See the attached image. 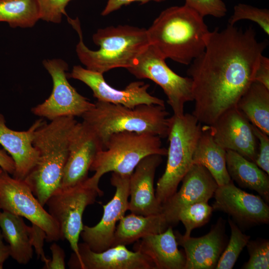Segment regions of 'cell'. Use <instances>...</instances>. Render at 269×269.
<instances>
[{
	"label": "cell",
	"mask_w": 269,
	"mask_h": 269,
	"mask_svg": "<svg viewBox=\"0 0 269 269\" xmlns=\"http://www.w3.org/2000/svg\"><path fill=\"white\" fill-rule=\"evenodd\" d=\"M258 41L252 26L245 30L228 24L210 32L204 51L190 64L192 81V115L210 126L228 110L236 108L254 81L260 59L268 45Z\"/></svg>",
	"instance_id": "6da1fadb"
},
{
	"label": "cell",
	"mask_w": 269,
	"mask_h": 269,
	"mask_svg": "<svg viewBox=\"0 0 269 269\" xmlns=\"http://www.w3.org/2000/svg\"><path fill=\"white\" fill-rule=\"evenodd\" d=\"M146 30L161 57L187 65L204 51L211 32L204 17L185 4L163 10Z\"/></svg>",
	"instance_id": "7a4b0ae2"
},
{
	"label": "cell",
	"mask_w": 269,
	"mask_h": 269,
	"mask_svg": "<svg viewBox=\"0 0 269 269\" xmlns=\"http://www.w3.org/2000/svg\"><path fill=\"white\" fill-rule=\"evenodd\" d=\"M77 123L74 117H63L49 124L44 122L34 133L33 144L39 151V159L24 180L43 206L60 186L71 136Z\"/></svg>",
	"instance_id": "3957f363"
},
{
	"label": "cell",
	"mask_w": 269,
	"mask_h": 269,
	"mask_svg": "<svg viewBox=\"0 0 269 269\" xmlns=\"http://www.w3.org/2000/svg\"><path fill=\"white\" fill-rule=\"evenodd\" d=\"M69 23L77 31L79 41L76 52L86 68L104 74L112 69H128L150 45L147 30L129 25L109 26L99 29L93 35L97 50L89 49L84 44L78 18L67 17Z\"/></svg>",
	"instance_id": "277c9868"
},
{
	"label": "cell",
	"mask_w": 269,
	"mask_h": 269,
	"mask_svg": "<svg viewBox=\"0 0 269 269\" xmlns=\"http://www.w3.org/2000/svg\"><path fill=\"white\" fill-rule=\"evenodd\" d=\"M94 104L82 117L83 122L98 136L103 147L111 135L123 132L167 137L169 113L165 106L143 104L129 108L98 101Z\"/></svg>",
	"instance_id": "5b68a950"
},
{
	"label": "cell",
	"mask_w": 269,
	"mask_h": 269,
	"mask_svg": "<svg viewBox=\"0 0 269 269\" xmlns=\"http://www.w3.org/2000/svg\"><path fill=\"white\" fill-rule=\"evenodd\" d=\"M192 114L169 118V147L165 171L159 178L155 197L162 205L176 191L178 186L192 165L193 155L202 127Z\"/></svg>",
	"instance_id": "8992f818"
},
{
	"label": "cell",
	"mask_w": 269,
	"mask_h": 269,
	"mask_svg": "<svg viewBox=\"0 0 269 269\" xmlns=\"http://www.w3.org/2000/svg\"><path fill=\"white\" fill-rule=\"evenodd\" d=\"M167 149L162 146L161 137L147 133L123 132L111 135L99 151L90 170L91 176L99 182L105 173L113 172L131 175L144 157L151 154L167 155Z\"/></svg>",
	"instance_id": "52a82bcc"
},
{
	"label": "cell",
	"mask_w": 269,
	"mask_h": 269,
	"mask_svg": "<svg viewBox=\"0 0 269 269\" xmlns=\"http://www.w3.org/2000/svg\"><path fill=\"white\" fill-rule=\"evenodd\" d=\"M103 195L99 182L88 177L74 186L59 187L46 203L48 212L57 223L63 240L69 242L72 254L79 258V239L83 230L82 217L85 208Z\"/></svg>",
	"instance_id": "ba28073f"
},
{
	"label": "cell",
	"mask_w": 269,
	"mask_h": 269,
	"mask_svg": "<svg viewBox=\"0 0 269 269\" xmlns=\"http://www.w3.org/2000/svg\"><path fill=\"white\" fill-rule=\"evenodd\" d=\"M165 60L149 45L127 69L137 78L148 79L158 85L167 96L173 115L180 116L184 114L185 103L193 101L192 81L173 72Z\"/></svg>",
	"instance_id": "9c48e42d"
},
{
	"label": "cell",
	"mask_w": 269,
	"mask_h": 269,
	"mask_svg": "<svg viewBox=\"0 0 269 269\" xmlns=\"http://www.w3.org/2000/svg\"><path fill=\"white\" fill-rule=\"evenodd\" d=\"M33 195L24 180L15 178L7 172L0 173V207L2 211L24 217L42 229L47 242L63 240L59 226Z\"/></svg>",
	"instance_id": "30bf717a"
},
{
	"label": "cell",
	"mask_w": 269,
	"mask_h": 269,
	"mask_svg": "<svg viewBox=\"0 0 269 269\" xmlns=\"http://www.w3.org/2000/svg\"><path fill=\"white\" fill-rule=\"evenodd\" d=\"M43 64L51 76L53 89L47 99L31 109L34 115L50 121L63 117H82L94 106L69 83L66 73L68 65L64 61L46 59Z\"/></svg>",
	"instance_id": "8fae6325"
},
{
	"label": "cell",
	"mask_w": 269,
	"mask_h": 269,
	"mask_svg": "<svg viewBox=\"0 0 269 269\" xmlns=\"http://www.w3.org/2000/svg\"><path fill=\"white\" fill-rule=\"evenodd\" d=\"M131 175L112 173L110 181L116 191L113 198L103 206L101 220L92 227L83 225L80 236L84 243L94 252H101L112 246L116 224L128 210Z\"/></svg>",
	"instance_id": "7c38bea8"
},
{
	"label": "cell",
	"mask_w": 269,
	"mask_h": 269,
	"mask_svg": "<svg viewBox=\"0 0 269 269\" xmlns=\"http://www.w3.org/2000/svg\"><path fill=\"white\" fill-rule=\"evenodd\" d=\"M67 78L81 81L92 90L98 101L121 105L134 108L140 105H157L165 106L163 100L150 95L148 84L142 81L130 83L125 89L118 90L109 85L103 74L85 69L80 65L74 66Z\"/></svg>",
	"instance_id": "4fadbf2b"
},
{
	"label": "cell",
	"mask_w": 269,
	"mask_h": 269,
	"mask_svg": "<svg viewBox=\"0 0 269 269\" xmlns=\"http://www.w3.org/2000/svg\"><path fill=\"white\" fill-rule=\"evenodd\" d=\"M208 127L214 140L226 150L235 151L255 162L258 139L251 123L236 108L228 110Z\"/></svg>",
	"instance_id": "5bb4252c"
},
{
	"label": "cell",
	"mask_w": 269,
	"mask_h": 269,
	"mask_svg": "<svg viewBox=\"0 0 269 269\" xmlns=\"http://www.w3.org/2000/svg\"><path fill=\"white\" fill-rule=\"evenodd\" d=\"M182 185L161 205V214L169 226L177 225L180 211L199 202H208L218 186L209 171L203 166L192 164L183 178Z\"/></svg>",
	"instance_id": "9a60e30c"
},
{
	"label": "cell",
	"mask_w": 269,
	"mask_h": 269,
	"mask_svg": "<svg viewBox=\"0 0 269 269\" xmlns=\"http://www.w3.org/2000/svg\"><path fill=\"white\" fill-rule=\"evenodd\" d=\"M103 149V144L95 133L83 122H78L71 136L60 187L73 186L88 178L97 153Z\"/></svg>",
	"instance_id": "2e32d148"
},
{
	"label": "cell",
	"mask_w": 269,
	"mask_h": 269,
	"mask_svg": "<svg viewBox=\"0 0 269 269\" xmlns=\"http://www.w3.org/2000/svg\"><path fill=\"white\" fill-rule=\"evenodd\" d=\"M213 210L227 213L238 222L245 225L268 224L269 207L260 196L243 191L231 180L218 186L214 194Z\"/></svg>",
	"instance_id": "e0dca14e"
},
{
	"label": "cell",
	"mask_w": 269,
	"mask_h": 269,
	"mask_svg": "<svg viewBox=\"0 0 269 269\" xmlns=\"http://www.w3.org/2000/svg\"><path fill=\"white\" fill-rule=\"evenodd\" d=\"M79 258L72 254L68 262L73 269H156L151 259L138 251L118 245L101 252L91 250L85 243L78 244Z\"/></svg>",
	"instance_id": "ac0fdd59"
},
{
	"label": "cell",
	"mask_w": 269,
	"mask_h": 269,
	"mask_svg": "<svg viewBox=\"0 0 269 269\" xmlns=\"http://www.w3.org/2000/svg\"><path fill=\"white\" fill-rule=\"evenodd\" d=\"M162 161V155H148L140 160L131 175L128 210L131 213L143 216L161 213V205L155 197L153 182L156 170Z\"/></svg>",
	"instance_id": "d6986e66"
},
{
	"label": "cell",
	"mask_w": 269,
	"mask_h": 269,
	"mask_svg": "<svg viewBox=\"0 0 269 269\" xmlns=\"http://www.w3.org/2000/svg\"><path fill=\"white\" fill-rule=\"evenodd\" d=\"M44 122L39 119L27 130L16 131L6 126L3 116L0 114V144L14 161L13 177L24 180L37 164L39 153L33 144V139L35 131Z\"/></svg>",
	"instance_id": "ffe728a7"
},
{
	"label": "cell",
	"mask_w": 269,
	"mask_h": 269,
	"mask_svg": "<svg viewBox=\"0 0 269 269\" xmlns=\"http://www.w3.org/2000/svg\"><path fill=\"white\" fill-rule=\"evenodd\" d=\"M224 226L221 220L205 235L184 237L174 233L178 245L184 250L186 262L184 269H215L225 247Z\"/></svg>",
	"instance_id": "44dd1931"
},
{
	"label": "cell",
	"mask_w": 269,
	"mask_h": 269,
	"mask_svg": "<svg viewBox=\"0 0 269 269\" xmlns=\"http://www.w3.org/2000/svg\"><path fill=\"white\" fill-rule=\"evenodd\" d=\"M172 227L164 232L149 235L135 242L134 251L148 256L156 269H184L186 258L180 251Z\"/></svg>",
	"instance_id": "7402d4cb"
},
{
	"label": "cell",
	"mask_w": 269,
	"mask_h": 269,
	"mask_svg": "<svg viewBox=\"0 0 269 269\" xmlns=\"http://www.w3.org/2000/svg\"><path fill=\"white\" fill-rule=\"evenodd\" d=\"M226 167L232 180L240 186L257 191L265 200L269 201V175L255 162L237 152L226 150Z\"/></svg>",
	"instance_id": "603a6c76"
},
{
	"label": "cell",
	"mask_w": 269,
	"mask_h": 269,
	"mask_svg": "<svg viewBox=\"0 0 269 269\" xmlns=\"http://www.w3.org/2000/svg\"><path fill=\"white\" fill-rule=\"evenodd\" d=\"M168 227L161 214L143 216L131 213L119 221L111 247L132 244L144 237L162 233Z\"/></svg>",
	"instance_id": "cb8c5ba5"
},
{
	"label": "cell",
	"mask_w": 269,
	"mask_h": 269,
	"mask_svg": "<svg viewBox=\"0 0 269 269\" xmlns=\"http://www.w3.org/2000/svg\"><path fill=\"white\" fill-rule=\"evenodd\" d=\"M192 164L205 167L218 186L226 184L231 180L226 167V150L214 140L207 125L202 127V133L193 155Z\"/></svg>",
	"instance_id": "d4e9b609"
},
{
	"label": "cell",
	"mask_w": 269,
	"mask_h": 269,
	"mask_svg": "<svg viewBox=\"0 0 269 269\" xmlns=\"http://www.w3.org/2000/svg\"><path fill=\"white\" fill-rule=\"evenodd\" d=\"M29 227L20 216L4 211L0 213V228L8 243L9 256L21 265L28 264L33 257Z\"/></svg>",
	"instance_id": "484cf974"
},
{
	"label": "cell",
	"mask_w": 269,
	"mask_h": 269,
	"mask_svg": "<svg viewBox=\"0 0 269 269\" xmlns=\"http://www.w3.org/2000/svg\"><path fill=\"white\" fill-rule=\"evenodd\" d=\"M236 108L252 125L269 135V89L253 81Z\"/></svg>",
	"instance_id": "4316f807"
},
{
	"label": "cell",
	"mask_w": 269,
	"mask_h": 269,
	"mask_svg": "<svg viewBox=\"0 0 269 269\" xmlns=\"http://www.w3.org/2000/svg\"><path fill=\"white\" fill-rule=\"evenodd\" d=\"M40 19L38 0H0V22L12 27L33 26Z\"/></svg>",
	"instance_id": "83f0119b"
},
{
	"label": "cell",
	"mask_w": 269,
	"mask_h": 269,
	"mask_svg": "<svg viewBox=\"0 0 269 269\" xmlns=\"http://www.w3.org/2000/svg\"><path fill=\"white\" fill-rule=\"evenodd\" d=\"M228 223L231 229L230 239L218 260L216 269H232L242 250L250 240V236L243 233L230 218Z\"/></svg>",
	"instance_id": "f1b7e54d"
},
{
	"label": "cell",
	"mask_w": 269,
	"mask_h": 269,
	"mask_svg": "<svg viewBox=\"0 0 269 269\" xmlns=\"http://www.w3.org/2000/svg\"><path fill=\"white\" fill-rule=\"evenodd\" d=\"M213 209L208 202H199L189 205L183 208L179 212L178 219L185 228L184 237L190 236L192 231L200 227L210 219Z\"/></svg>",
	"instance_id": "f546056e"
},
{
	"label": "cell",
	"mask_w": 269,
	"mask_h": 269,
	"mask_svg": "<svg viewBox=\"0 0 269 269\" xmlns=\"http://www.w3.org/2000/svg\"><path fill=\"white\" fill-rule=\"evenodd\" d=\"M243 19L257 23L264 31L269 35V10L258 8L249 4L239 3L234 6L233 14L228 20L229 24L234 25Z\"/></svg>",
	"instance_id": "4dcf8cb0"
},
{
	"label": "cell",
	"mask_w": 269,
	"mask_h": 269,
	"mask_svg": "<svg viewBox=\"0 0 269 269\" xmlns=\"http://www.w3.org/2000/svg\"><path fill=\"white\" fill-rule=\"evenodd\" d=\"M249 260L242 269H268L269 268V242L267 239L249 240L246 245Z\"/></svg>",
	"instance_id": "1f68e13d"
},
{
	"label": "cell",
	"mask_w": 269,
	"mask_h": 269,
	"mask_svg": "<svg viewBox=\"0 0 269 269\" xmlns=\"http://www.w3.org/2000/svg\"><path fill=\"white\" fill-rule=\"evenodd\" d=\"M185 4L202 16L210 15L216 18L225 16L227 11L222 0H185Z\"/></svg>",
	"instance_id": "d6a6232c"
},
{
	"label": "cell",
	"mask_w": 269,
	"mask_h": 269,
	"mask_svg": "<svg viewBox=\"0 0 269 269\" xmlns=\"http://www.w3.org/2000/svg\"><path fill=\"white\" fill-rule=\"evenodd\" d=\"M72 0H38L40 19L55 23H60L63 15H67L65 8Z\"/></svg>",
	"instance_id": "836d02e7"
},
{
	"label": "cell",
	"mask_w": 269,
	"mask_h": 269,
	"mask_svg": "<svg viewBox=\"0 0 269 269\" xmlns=\"http://www.w3.org/2000/svg\"><path fill=\"white\" fill-rule=\"evenodd\" d=\"M252 129L259 144L255 163L264 171L269 174V135L252 124Z\"/></svg>",
	"instance_id": "e575fe53"
},
{
	"label": "cell",
	"mask_w": 269,
	"mask_h": 269,
	"mask_svg": "<svg viewBox=\"0 0 269 269\" xmlns=\"http://www.w3.org/2000/svg\"><path fill=\"white\" fill-rule=\"evenodd\" d=\"M29 231L32 247H34L37 258H40L44 263L43 269H45L50 261V259L45 256L43 250L44 241L46 239V233L42 229L34 224L29 227Z\"/></svg>",
	"instance_id": "d590c367"
},
{
	"label": "cell",
	"mask_w": 269,
	"mask_h": 269,
	"mask_svg": "<svg viewBox=\"0 0 269 269\" xmlns=\"http://www.w3.org/2000/svg\"><path fill=\"white\" fill-rule=\"evenodd\" d=\"M52 253V259L46 269H65V253L63 249L56 243H53L50 247Z\"/></svg>",
	"instance_id": "8d00e7d4"
},
{
	"label": "cell",
	"mask_w": 269,
	"mask_h": 269,
	"mask_svg": "<svg viewBox=\"0 0 269 269\" xmlns=\"http://www.w3.org/2000/svg\"><path fill=\"white\" fill-rule=\"evenodd\" d=\"M254 81L269 89V58L263 55L261 56L256 70Z\"/></svg>",
	"instance_id": "74e56055"
},
{
	"label": "cell",
	"mask_w": 269,
	"mask_h": 269,
	"mask_svg": "<svg viewBox=\"0 0 269 269\" xmlns=\"http://www.w3.org/2000/svg\"><path fill=\"white\" fill-rule=\"evenodd\" d=\"M165 0H108L104 9L102 12V15H107L120 8L122 6L128 5L133 2L137 1L144 3L150 1L161 2Z\"/></svg>",
	"instance_id": "f35d334b"
},
{
	"label": "cell",
	"mask_w": 269,
	"mask_h": 269,
	"mask_svg": "<svg viewBox=\"0 0 269 269\" xmlns=\"http://www.w3.org/2000/svg\"><path fill=\"white\" fill-rule=\"evenodd\" d=\"M0 167L10 174H12L14 171V161L4 149H0Z\"/></svg>",
	"instance_id": "ab89813d"
},
{
	"label": "cell",
	"mask_w": 269,
	"mask_h": 269,
	"mask_svg": "<svg viewBox=\"0 0 269 269\" xmlns=\"http://www.w3.org/2000/svg\"><path fill=\"white\" fill-rule=\"evenodd\" d=\"M3 240L2 233L0 231V269L3 268L4 262L9 256L8 245L4 244Z\"/></svg>",
	"instance_id": "60d3db41"
},
{
	"label": "cell",
	"mask_w": 269,
	"mask_h": 269,
	"mask_svg": "<svg viewBox=\"0 0 269 269\" xmlns=\"http://www.w3.org/2000/svg\"><path fill=\"white\" fill-rule=\"evenodd\" d=\"M2 169L0 167V173L2 171Z\"/></svg>",
	"instance_id": "b9f144b4"
},
{
	"label": "cell",
	"mask_w": 269,
	"mask_h": 269,
	"mask_svg": "<svg viewBox=\"0 0 269 269\" xmlns=\"http://www.w3.org/2000/svg\"><path fill=\"white\" fill-rule=\"evenodd\" d=\"M1 212V209H0V215Z\"/></svg>",
	"instance_id": "7bdbcfd3"
}]
</instances>
